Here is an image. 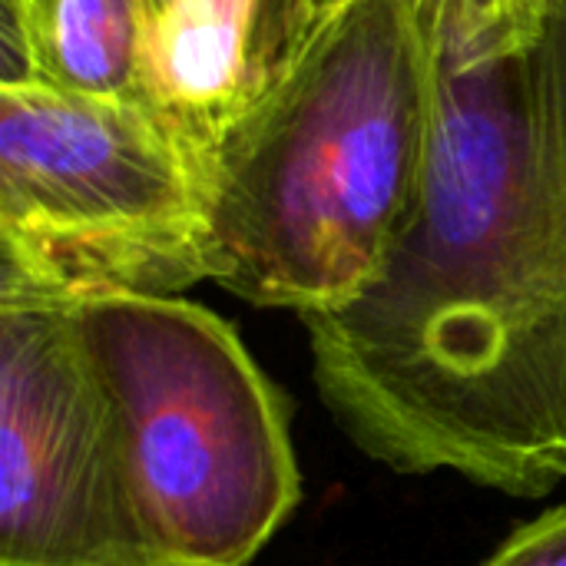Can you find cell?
I'll return each mask as SVG.
<instances>
[{"label":"cell","instance_id":"6da1fadb","mask_svg":"<svg viewBox=\"0 0 566 566\" xmlns=\"http://www.w3.org/2000/svg\"><path fill=\"white\" fill-rule=\"evenodd\" d=\"M428 136L421 0H332L209 159L206 279L302 318L348 308L411 219Z\"/></svg>","mask_w":566,"mask_h":566},{"label":"cell","instance_id":"7a4b0ae2","mask_svg":"<svg viewBox=\"0 0 566 566\" xmlns=\"http://www.w3.org/2000/svg\"><path fill=\"white\" fill-rule=\"evenodd\" d=\"M70 318L153 544L176 566L252 564L302 497L285 395L226 318L179 295H99Z\"/></svg>","mask_w":566,"mask_h":566},{"label":"cell","instance_id":"3957f363","mask_svg":"<svg viewBox=\"0 0 566 566\" xmlns=\"http://www.w3.org/2000/svg\"><path fill=\"white\" fill-rule=\"evenodd\" d=\"M206 212V159L143 99L0 86V298L179 295Z\"/></svg>","mask_w":566,"mask_h":566},{"label":"cell","instance_id":"277c9868","mask_svg":"<svg viewBox=\"0 0 566 566\" xmlns=\"http://www.w3.org/2000/svg\"><path fill=\"white\" fill-rule=\"evenodd\" d=\"M0 566H176L136 511L70 305L0 298Z\"/></svg>","mask_w":566,"mask_h":566},{"label":"cell","instance_id":"5b68a950","mask_svg":"<svg viewBox=\"0 0 566 566\" xmlns=\"http://www.w3.org/2000/svg\"><path fill=\"white\" fill-rule=\"evenodd\" d=\"M328 7L332 0H169L143 27L139 99L209 166Z\"/></svg>","mask_w":566,"mask_h":566},{"label":"cell","instance_id":"8992f818","mask_svg":"<svg viewBox=\"0 0 566 566\" xmlns=\"http://www.w3.org/2000/svg\"><path fill=\"white\" fill-rule=\"evenodd\" d=\"M27 17L36 83L80 96L139 99V0H10Z\"/></svg>","mask_w":566,"mask_h":566},{"label":"cell","instance_id":"52a82bcc","mask_svg":"<svg viewBox=\"0 0 566 566\" xmlns=\"http://www.w3.org/2000/svg\"><path fill=\"white\" fill-rule=\"evenodd\" d=\"M484 566H566V507L521 527Z\"/></svg>","mask_w":566,"mask_h":566},{"label":"cell","instance_id":"ba28073f","mask_svg":"<svg viewBox=\"0 0 566 566\" xmlns=\"http://www.w3.org/2000/svg\"><path fill=\"white\" fill-rule=\"evenodd\" d=\"M139 3H143V27H146V20H149L159 7H166L169 0H139Z\"/></svg>","mask_w":566,"mask_h":566}]
</instances>
